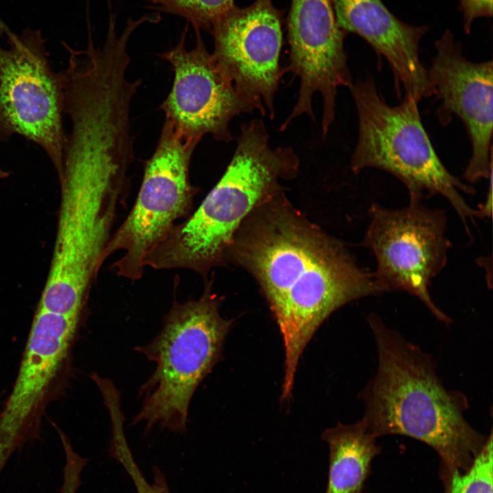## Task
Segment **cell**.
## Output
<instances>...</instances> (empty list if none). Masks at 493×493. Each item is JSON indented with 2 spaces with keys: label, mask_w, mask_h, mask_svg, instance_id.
Listing matches in <instances>:
<instances>
[{
  "label": "cell",
  "mask_w": 493,
  "mask_h": 493,
  "mask_svg": "<svg viewBox=\"0 0 493 493\" xmlns=\"http://www.w3.org/2000/svg\"><path fill=\"white\" fill-rule=\"evenodd\" d=\"M111 422L110 455L118 462L131 479L137 493H170L166 478L157 468H153V479L149 482L138 466L124 432L123 411L114 407L108 412Z\"/></svg>",
  "instance_id": "17"
},
{
  "label": "cell",
  "mask_w": 493,
  "mask_h": 493,
  "mask_svg": "<svg viewBox=\"0 0 493 493\" xmlns=\"http://www.w3.org/2000/svg\"><path fill=\"white\" fill-rule=\"evenodd\" d=\"M363 244L376 260L375 279L383 292L403 291L418 298L441 323L451 319L434 303L429 285L445 266L451 248L442 210L409 202L402 208L372 204Z\"/></svg>",
  "instance_id": "9"
},
{
  "label": "cell",
  "mask_w": 493,
  "mask_h": 493,
  "mask_svg": "<svg viewBox=\"0 0 493 493\" xmlns=\"http://www.w3.org/2000/svg\"><path fill=\"white\" fill-rule=\"evenodd\" d=\"M199 143L164 119L157 146L144 164L136 201L103 254L104 262L113 253L123 252L110 266L117 275L131 281L140 279L147 253L179 220L192 214L199 188L191 184L190 167Z\"/></svg>",
  "instance_id": "7"
},
{
  "label": "cell",
  "mask_w": 493,
  "mask_h": 493,
  "mask_svg": "<svg viewBox=\"0 0 493 493\" xmlns=\"http://www.w3.org/2000/svg\"><path fill=\"white\" fill-rule=\"evenodd\" d=\"M212 286L213 279H207L199 299L175 300L160 333L149 344L134 348L155 368L140 388L142 403L133 425L143 423L147 431L155 426L177 433L187 431L191 400L220 361L233 322L221 316L223 296Z\"/></svg>",
  "instance_id": "5"
},
{
  "label": "cell",
  "mask_w": 493,
  "mask_h": 493,
  "mask_svg": "<svg viewBox=\"0 0 493 493\" xmlns=\"http://www.w3.org/2000/svg\"><path fill=\"white\" fill-rule=\"evenodd\" d=\"M358 116V138L351 157L354 173L366 168L386 171L406 186L409 202L440 194L456 211L470 236L468 220L480 218L461 192L475 189L446 168L422 125L418 101L405 94L394 106L387 103L374 79L353 82L349 87Z\"/></svg>",
  "instance_id": "6"
},
{
  "label": "cell",
  "mask_w": 493,
  "mask_h": 493,
  "mask_svg": "<svg viewBox=\"0 0 493 493\" xmlns=\"http://www.w3.org/2000/svg\"><path fill=\"white\" fill-rule=\"evenodd\" d=\"M227 261L257 281L278 325L285 352L283 402L292 396L299 359L322 323L348 303L383 293L373 273L295 208L283 190L243 220Z\"/></svg>",
  "instance_id": "1"
},
{
  "label": "cell",
  "mask_w": 493,
  "mask_h": 493,
  "mask_svg": "<svg viewBox=\"0 0 493 493\" xmlns=\"http://www.w3.org/2000/svg\"><path fill=\"white\" fill-rule=\"evenodd\" d=\"M492 439L491 429L484 446L466 472L440 475L442 493H493Z\"/></svg>",
  "instance_id": "18"
},
{
  "label": "cell",
  "mask_w": 493,
  "mask_h": 493,
  "mask_svg": "<svg viewBox=\"0 0 493 493\" xmlns=\"http://www.w3.org/2000/svg\"><path fill=\"white\" fill-rule=\"evenodd\" d=\"M460 10L463 12L464 29L466 33L470 31L473 21L479 17L492 16L493 0H459Z\"/></svg>",
  "instance_id": "20"
},
{
  "label": "cell",
  "mask_w": 493,
  "mask_h": 493,
  "mask_svg": "<svg viewBox=\"0 0 493 493\" xmlns=\"http://www.w3.org/2000/svg\"><path fill=\"white\" fill-rule=\"evenodd\" d=\"M346 33L339 27L332 0H292L288 17L289 71L300 79L298 99L281 124L286 129L293 119L315 115L312 98L323 99L321 127L327 136L336 115L338 88L349 87L352 77L344 48Z\"/></svg>",
  "instance_id": "11"
},
{
  "label": "cell",
  "mask_w": 493,
  "mask_h": 493,
  "mask_svg": "<svg viewBox=\"0 0 493 493\" xmlns=\"http://www.w3.org/2000/svg\"><path fill=\"white\" fill-rule=\"evenodd\" d=\"M435 47L427 75L440 101L438 120L446 125L454 114L466 127L472 154L464 179L472 184L488 179L492 175V61H469L448 29Z\"/></svg>",
  "instance_id": "14"
},
{
  "label": "cell",
  "mask_w": 493,
  "mask_h": 493,
  "mask_svg": "<svg viewBox=\"0 0 493 493\" xmlns=\"http://www.w3.org/2000/svg\"><path fill=\"white\" fill-rule=\"evenodd\" d=\"M80 320L37 307L12 392L0 413V461L38 438L40 417L65 368Z\"/></svg>",
  "instance_id": "12"
},
{
  "label": "cell",
  "mask_w": 493,
  "mask_h": 493,
  "mask_svg": "<svg viewBox=\"0 0 493 493\" xmlns=\"http://www.w3.org/2000/svg\"><path fill=\"white\" fill-rule=\"evenodd\" d=\"M196 45L186 48L188 25L177 45L160 55L171 65L174 77L171 89L160 110L184 136L199 142L210 134L220 142L233 138L229 129L231 120L254 108L244 100L221 72L206 49L201 29L194 28Z\"/></svg>",
  "instance_id": "13"
},
{
  "label": "cell",
  "mask_w": 493,
  "mask_h": 493,
  "mask_svg": "<svg viewBox=\"0 0 493 493\" xmlns=\"http://www.w3.org/2000/svg\"><path fill=\"white\" fill-rule=\"evenodd\" d=\"M134 137L123 123L101 116L70 123L62 170L57 232L38 306L70 317L82 316L118 206L129 188Z\"/></svg>",
  "instance_id": "2"
},
{
  "label": "cell",
  "mask_w": 493,
  "mask_h": 493,
  "mask_svg": "<svg viewBox=\"0 0 493 493\" xmlns=\"http://www.w3.org/2000/svg\"><path fill=\"white\" fill-rule=\"evenodd\" d=\"M339 27L364 39L390 64L396 83L419 102L434 94L419 57L427 27L399 20L381 0H332Z\"/></svg>",
  "instance_id": "15"
},
{
  "label": "cell",
  "mask_w": 493,
  "mask_h": 493,
  "mask_svg": "<svg viewBox=\"0 0 493 493\" xmlns=\"http://www.w3.org/2000/svg\"><path fill=\"white\" fill-rule=\"evenodd\" d=\"M4 34L0 45V142L20 136L41 148L57 176L62 170L66 133L60 72L52 68L39 30Z\"/></svg>",
  "instance_id": "8"
},
{
  "label": "cell",
  "mask_w": 493,
  "mask_h": 493,
  "mask_svg": "<svg viewBox=\"0 0 493 493\" xmlns=\"http://www.w3.org/2000/svg\"><path fill=\"white\" fill-rule=\"evenodd\" d=\"M282 12L273 0L236 5L221 16L210 31L212 55L238 94L262 116L275 118L274 101L285 73L279 63Z\"/></svg>",
  "instance_id": "10"
},
{
  "label": "cell",
  "mask_w": 493,
  "mask_h": 493,
  "mask_svg": "<svg viewBox=\"0 0 493 493\" xmlns=\"http://www.w3.org/2000/svg\"><path fill=\"white\" fill-rule=\"evenodd\" d=\"M299 168L292 147H271L262 120L243 123L223 176L199 207L147 253L145 267L188 269L206 276L224 265L243 220L259 204L283 190L281 181L295 178Z\"/></svg>",
  "instance_id": "4"
},
{
  "label": "cell",
  "mask_w": 493,
  "mask_h": 493,
  "mask_svg": "<svg viewBox=\"0 0 493 493\" xmlns=\"http://www.w3.org/2000/svg\"><path fill=\"white\" fill-rule=\"evenodd\" d=\"M164 12L180 16L194 28L210 30L213 24L233 8L234 0H146Z\"/></svg>",
  "instance_id": "19"
},
{
  "label": "cell",
  "mask_w": 493,
  "mask_h": 493,
  "mask_svg": "<svg viewBox=\"0 0 493 493\" xmlns=\"http://www.w3.org/2000/svg\"><path fill=\"white\" fill-rule=\"evenodd\" d=\"M489 189L486 199L483 205L478 210L481 218H490L492 211V175L489 177Z\"/></svg>",
  "instance_id": "21"
},
{
  "label": "cell",
  "mask_w": 493,
  "mask_h": 493,
  "mask_svg": "<svg viewBox=\"0 0 493 493\" xmlns=\"http://www.w3.org/2000/svg\"><path fill=\"white\" fill-rule=\"evenodd\" d=\"M10 172L5 169L0 164V181L8 177Z\"/></svg>",
  "instance_id": "22"
},
{
  "label": "cell",
  "mask_w": 493,
  "mask_h": 493,
  "mask_svg": "<svg viewBox=\"0 0 493 493\" xmlns=\"http://www.w3.org/2000/svg\"><path fill=\"white\" fill-rule=\"evenodd\" d=\"M366 319L377 354L376 372L359 393L368 431L428 445L439 456V474L466 472L489 436L466 420V396L445 387L429 353L377 314Z\"/></svg>",
  "instance_id": "3"
},
{
  "label": "cell",
  "mask_w": 493,
  "mask_h": 493,
  "mask_svg": "<svg viewBox=\"0 0 493 493\" xmlns=\"http://www.w3.org/2000/svg\"><path fill=\"white\" fill-rule=\"evenodd\" d=\"M321 438L329 449L325 493H362L372 461L381 451L377 438L362 418L351 425L338 422L326 429Z\"/></svg>",
  "instance_id": "16"
}]
</instances>
